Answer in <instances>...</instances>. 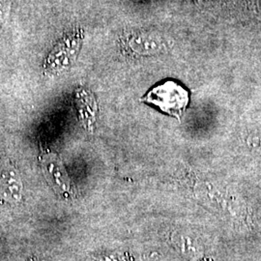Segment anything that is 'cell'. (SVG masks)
<instances>
[{
	"instance_id": "6da1fadb",
	"label": "cell",
	"mask_w": 261,
	"mask_h": 261,
	"mask_svg": "<svg viewBox=\"0 0 261 261\" xmlns=\"http://www.w3.org/2000/svg\"><path fill=\"white\" fill-rule=\"evenodd\" d=\"M141 100L179 119L189 103V93L182 85L167 81L153 87Z\"/></svg>"
},
{
	"instance_id": "7a4b0ae2",
	"label": "cell",
	"mask_w": 261,
	"mask_h": 261,
	"mask_svg": "<svg viewBox=\"0 0 261 261\" xmlns=\"http://www.w3.org/2000/svg\"><path fill=\"white\" fill-rule=\"evenodd\" d=\"M41 162L45 176L56 193L61 196H70L72 194L71 183L60 159L56 154L45 152L41 157Z\"/></svg>"
},
{
	"instance_id": "3957f363",
	"label": "cell",
	"mask_w": 261,
	"mask_h": 261,
	"mask_svg": "<svg viewBox=\"0 0 261 261\" xmlns=\"http://www.w3.org/2000/svg\"><path fill=\"white\" fill-rule=\"evenodd\" d=\"M22 183L17 169L6 161L0 162V196L11 203L21 200Z\"/></svg>"
}]
</instances>
